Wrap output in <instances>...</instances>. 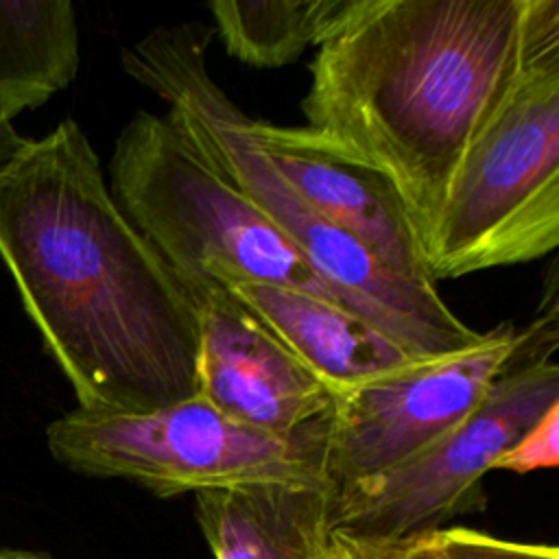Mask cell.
<instances>
[{"label": "cell", "instance_id": "obj_1", "mask_svg": "<svg viewBox=\"0 0 559 559\" xmlns=\"http://www.w3.org/2000/svg\"><path fill=\"white\" fill-rule=\"evenodd\" d=\"M0 258L79 408L148 413L197 395V304L72 118L0 168Z\"/></svg>", "mask_w": 559, "mask_h": 559}, {"label": "cell", "instance_id": "obj_2", "mask_svg": "<svg viewBox=\"0 0 559 559\" xmlns=\"http://www.w3.org/2000/svg\"><path fill=\"white\" fill-rule=\"evenodd\" d=\"M557 28L559 0H347L310 63L306 127L393 181L424 247L467 146Z\"/></svg>", "mask_w": 559, "mask_h": 559}, {"label": "cell", "instance_id": "obj_3", "mask_svg": "<svg viewBox=\"0 0 559 559\" xmlns=\"http://www.w3.org/2000/svg\"><path fill=\"white\" fill-rule=\"evenodd\" d=\"M212 33L201 22L157 26L122 50V70L168 103L166 116L210 168L277 225L356 314L424 360L480 343L485 332L461 321L437 286L382 266L280 177L249 133V114L207 68Z\"/></svg>", "mask_w": 559, "mask_h": 559}, {"label": "cell", "instance_id": "obj_4", "mask_svg": "<svg viewBox=\"0 0 559 559\" xmlns=\"http://www.w3.org/2000/svg\"><path fill=\"white\" fill-rule=\"evenodd\" d=\"M109 190L194 304L214 288L273 284L352 310L166 114L142 109L122 127L109 159Z\"/></svg>", "mask_w": 559, "mask_h": 559}, {"label": "cell", "instance_id": "obj_5", "mask_svg": "<svg viewBox=\"0 0 559 559\" xmlns=\"http://www.w3.org/2000/svg\"><path fill=\"white\" fill-rule=\"evenodd\" d=\"M559 245V28L531 50L459 162L424 245L432 282Z\"/></svg>", "mask_w": 559, "mask_h": 559}, {"label": "cell", "instance_id": "obj_6", "mask_svg": "<svg viewBox=\"0 0 559 559\" xmlns=\"http://www.w3.org/2000/svg\"><path fill=\"white\" fill-rule=\"evenodd\" d=\"M531 323L528 341L461 424L391 469L336 489L334 531L400 544L487 507L483 476L559 404L555 286Z\"/></svg>", "mask_w": 559, "mask_h": 559}, {"label": "cell", "instance_id": "obj_7", "mask_svg": "<svg viewBox=\"0 0 559 559\" xmlns=\"http://www.w3.org/2000/svg\"><path fill=\"white\" fill-rule=\"evenodd\" d=\"M328 419L297 439L242 426L194 395L148 413L74 408L46 428L63 467L124 478L157 498L247 483H314L325 476Z\"/></svg>", "mask_w": 559, "mask_h": 559}, {"label": "cell", "instance_id": "obj_8", "mask_svg": "<svg viewBox=\"0 0 559 559\" xmlns=\"http://www.w3.org/2000/svg\"><path fill=\"white\" fill-rule=\"evenodd\" d=\"M533 323L502 321L483 341L413 362L334 397L328 415L325 476L334 489L406 461L461 424L528 341Z\"/></svg>", "mask_w": 559, "mask_h": 559}, {"label": "cell", "instance_id": "obj_9", "mask_svg": "<svg viewBox=\"0 0 559 559\" xmlns=\"http://www.w3.org/2000/svg\"><path fill=\"white\" fill-rule=\"evenodd\" d=\"M197 395L225 417L297 439L328 419L332 391L231 290L199 304Z\"/></svg>", "mask_w": 559, "mask_h": 559}, {"label": "cell", "instance_id": "obj_10", "mask_svg": "<svg viewBox=\"0 0 559 559\" xmlns=\"http://www.w3.org/2000/svg\"><path fill=\"white\" fill-rule=\"evenodd\" d=\"M247 127L269 164L319 216L393 273L437 286L408 207L384 173L338 151L308 127H280L251 116Z\"/></svg>", "mask_w": 559, "mask_h": 559}, {"label": "cell", "instance_id": "obj_11", "mask_svg": "<svg viewBox=\"0 0 559 559\" xmlns=\"http://www.w3.org/2000/svg\"><path fill=\"white\" fill-rule=\"evenodd\" d=\"M334 485L247 483L194 493L214 559H328Z\"/></svg>", "mask_w": 559, "mask_h": 559}, {"label": "cell", "instance_id": "obj_12", "mask_svg": "<svg viewBox=\"0 0 559 559\" xmlns=\"http://www.w3.org/2000/svg\"><path fill=\"white\" fill-rule=\"evenodd\" d=\"M229 290L277 334L334 397L424 360L360 314L310 293L273 284H238Z\"/></svg>", "mask_w": 559, "mask_h": 559}, {"label": "cell", "instance_id": "obj_13", "mask_svg": "<svg viewBox=\"0 0 559 559\" xmlns=\"http://www.w3.org/2000/svg\"><path fill=\"white\" fill-rule=\"evenodd\" d=\"M79 63L70 0H0V122L66 90Z\"/></svg>", "mask_w": 559, "mask_h": 559}, {"label": "cell", "instance_id": "obj_14", "mask_svg": "<svg viewBox=\"0 0 559 559\" xmlns=\"http://www.w3.org/2000/svg\"><path fill=\"white\" fill-rule=\"evenodd\" d=\"M347 0H212L225 52L253 68H282L319 46Z\"/></svg>", "mask_w": 559, "mask_h": 559}, {"label": "cell", "instance_id": "obj_15", "mask_svg": "<svg viewBox=\"0 0 559 559\" xmlns=\"http://www.w3.org/2000/svg\"><path fill=\"white\" fill-rule=\"evenodd\" d=\"M437 537L448 559H559L555 546L502 539L469 526H445Z\"/></svg>", "mask_w": 559, "mask_h": 559}, {"label": "cell", "instance_id": "obj_16", "mask_svg": "<svg viewBox=\"0 0 559 559\" xmlns=\"http://www.w3.org/2000/svg\"><path fill=\"white\" fill-rule=\"evenodd\" d=\"M559 463V404L548 408L502 456L491 469L528 474L550 469Z\"/></svg>", "mask_w": 559, "mask_h": 559}, {"label": "cell", "instance_id": "obj_17", "mask_svg": "<svg viewBox=\"0 0 559 559\" xmlns=\"http://www.w3.org/2000/svg\"><path fill=\"white\" fill-rule=\"evenodd\" d=\"M402 542H378L367 537H356L343 531H332L328 559H400Z\"/></svg>", "mask_w": 559, "mask_h": 559}, {"label": "cell", "instance_id": "obj_18", "mask_svg": "<svg viewBox=\"0 0 559 559\" xmlns=\"http://www.w3.org/2000/svg\"><path fill=\"white\" fill-rule=\"evenodd\" d=\"M400 559H448L437 531L428 533V535H419V537H411L406 542H402V555Z\"/></svg>", "mask_w": 559, "mask_h": 559}, {"label": "cell", "instance_id": "obj_19", "mask_svg": "<svg viewBox=\"0 0 559 559\" xmlns=\"http://www.w3.org/2000/svg\"><path fill=\"white\" fill-rule=\"evenodd\" d=\"M22 142L24 138L13 129L11 122H0V168H4L11 162Z\"/></svg>", "mask_w": 559, "mask_h": 559}, {"label": "cell", "instance_id": "obj_20", "mask_svg": "<svg viewBox=\"0 0 559 559\" xmlns=\"http://www.w3.org/2000/svg\"><path fill=\"white\" fill-rule=\"evenodd\" d=\"M0 559H52L44 552L33 550H15V548H0Z\"/></svg>", "mask_w": 559, "mask_h": 559}]
</instances>
